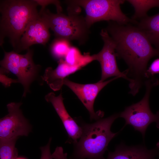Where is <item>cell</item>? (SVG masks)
I'll use <instances>...</instances> for the list:
<instances>
[{
    "mask_svg": "<svg viewBox=\"0 0 159 159\" xmlns=\"http://www.w3.org/2000/svg\"><path fill=\"white\" fill-rule=\"evenodd\" d=\"M127 1L134 8L135 13L132 17V19L134 20L147 16V13L150 9L154 7L159 8V0H128Z\"/></svg>",
    "mask_w": 159,
    "mask_h": 159,
    "instance_id": "cell-18",
    "label": "cell"
},
{
    "mask_svg": "<svg viewBox=\"0 0 159 159\" xmlns=\"http://www.w3.org/2000/svg\"><path fill=\"white\" fill-rule=\"evenodd\" d=\"M119 117L120 113H115L93 123L81 124L82 135L74 144L72 159H105L109 143L118 133L112 132L111 126Z\"/></svg>",
    "mask_w": 159,
    "mask_h": 159,
    "instance_id": "cell-3",
    "label": "cell"
},
{
    "mask_svg": "<svg viewBox=\"0 0 159 159\" xmlns=\"http://www.w3.org/2000/svg\"><path fill=\"white\" fill-rule=\"evenodd\" d=\"M65 61L69 64L73 66H79L82 67L94 60L93 55L86 53L81 54L77 48L71 46L64 57Z\"/></svg>",
    "mask_w": 159,
    "mask_h": 159,
    "instance_id": "cell-17",
    "label": "cell"
},
{
    "mask_svg": "<svg viewBox=\"0 0 159 159\" xmlns=\"http://www.w3.org/2000/svg\"><path fill=\"white\" fill-rule=\"evenodd\" d=\"M115 77L104 81L100 80L96 83L85 84L73 82L66 78L64 85L69 87L77 96L88 111L91 120H98L104 116V113L101 111L95 112L94 109L95 100L99 92L108 83L119 78Z\"/></svg>",
    "mask_w": 159,
    "mask_h": 159,
    "instance_id": "cell-9",
    "label": "cell"
},
{
    "mask_svg": "<svg viewBox=\"0 0 159 159\" xmlns=\"http://www.w3.org/2000/svg\"><path fill=\"white\" fill-rule=\"evenodd\" d=\"M33 51L29 49H28L26 54H21L19 62L21 71L28 90L30 85L34 79L39 67V66L35 64L33 61Z\"/></svg>",
    "mask_w": 159,
    "mask_h": 159,
    "instance_id": "cell-16",
    "label": "cell"
},
{
    "mask_svg": "<svg viewBox=\"0 0 159 159\" xmlns=\"http://www.w3.org/2000/svg\"><path fill=\"white\" fill-rule=\"evenodd\" d=\"M4 55L3 59L0 61L1 68L7 72H10L17 77L19 82L21 83L24 88L23 96L25 97L29 92L25 81L22 74L20 65V59L21 54L15 51L9 52L4 51Z\"/></svg>",
    "mask_w": 159,
    "mask_h": 159,
    "instance_id": "cell-14",
    "label": "cell"
},
{
    "mask_svg": "<svg viewBox=\"0 0 159 159\" xmlns=\"http://www.w3.org/2000/svg\"><path fill=\"white\" fill-rule=\"evenodd\" d=\"M38 5L41 6L40 11H42L45 9L47 5L53 4L56 7L57 13H60L62 11V8L61 5L60 1L58 0H34Z\"/></svg>",
    "mask_w": 159,
    "mask_h": 159,
    "instance_id": "cell-21",
    "label": "cell"
},
{
    "mask_svg": "<svg viewBox=\"0 0 159 159\" xmlns=\"http://www.w3.org/2000/svg\"><path fill=\"white\" fill-rule=\"evenodd\" d=\"M15 159H27L24 158L22 157H17Z\"/></svg>",
    "mask_w": 159,
    "mask_h": 159,
    "instance_id": "cell-26",
    "label": "cell"
},
{
    "mask_svg": "<svg viewBox=\"0 0 159 159\" xmlns=\"http://www.w3.org/2000/svg\"><path fill=\"white\" fill-rule=\"evenodd\" d=\"M39 14L41 19L57 38L69 41L77 40L81 44L86 41L90 27L85 17L76 13H69L68 15L61 13L54 14L45 9L39 11Z\"/></svg>",
    "mask_w": 159,
    "mask_h": 159,
    "instance_id": "cell-4",
    "label": "cell"
},
{
    "mask_svg": "<svg viewBox=\"0 0 159 159\" xmlns=\"http://www.w3.org/2000/svg\"><path fill=\"white\" fill-rule=\"evenodd\" d=\"M115 42L116 57L123 59L128 68L130 94L135 96L148 79V63L159 52L154 48L143 32L130 23L119 24L109 21L105 29Z\"/></svg>",
    "mask_w": 159,
    "mask_h": 159,
    "instance_id": "cell-1",
    "label": "cell"
},
{
    "mask_svg": "<svg viewBox=\"0 0 159 159\" xmlns=\"http://www.w3.org/2000/svg\"><path fill=\"white\" fill-rule=\"evenodd\" d=\"M100 35L104 42L102 50L98 53L93 55L94 60L100 63L102 70L100 81H104L112 77H119L128 81L127 72L120 71L117 63L115 45L114 42L105 29L101 30Z\"/></svg>",
    "mask_w": 159,
    "mask_h": 159,
    "instance_id": "cell-8",
    "label": "cell"
},
{
    "mask_svg": "<svg viewBox=\"0 0 159 159\" xmlns=\"http://www.w3.org/2000/svg\"><path fill=\"white\" fill-rule=\"evenodd\" d=\"M70 41L60 38L55 39L50 47V51L53 57L60 59L64 57L71 47Z\"/></svg>",
    "mask_w": 159,
    "mask_h": 159,
    "instance_id": "cell-19",
    "label": "cell"
},
{
    "mask_svg": "<svg viewBox=\"0 0 159 159\" xmlns=\"http://www.w3.org/2000/svg\"><path fill=\"white\" fill-rule=\"evenodd\" d=\"M158 150V154L159 156V142H158L156 144V147Z\"/></svg>",
    "mask_w": 159,
    "mask_h": 159,
    "instance_id": "cell-25",
    "label": "cell"
},
{
    "mask_svg": "<svg viewBox=\"0 0 159 159\" xmlns=\"http://www.w3.org/2000/svg\"><path fill=\"white\" fill-rule=\"evenodd\" d=\"M21 102H12L7 105L8 113L0 120V141L17 140L21 136H27L31 127L23 115L20 107Z\"/></svg>",
    "mask_w": 159,
    "mask_h": 159,
    "instance_id": "cell-7",
    "label": "cell"
},
{
    "mask_svg": "<svg viewBox=\"0 0 159 159\" xmlns=\"http://www.w3.org/2000/svg\"><path fill=\"white\" fill-rule=\"evenodd\" d=\"M124 0H77L67 1L69 4L79 6L85 10L86 21L90 27L102 21H112L122 24H135L137 21L127 17L122 11L120 5Z\"/></svg>",
    "mask_w": 159,
    "mask_h": 159,
    "instance_id": "cell-5",
    "label": "cell"
},
{
    "mask_svg": "<svg viewBox=\"0 0 159 159\" xmlns=\"http://www.w3.org/2000/svg\"><path fill=\"white\" fill-rule=\"evenodd\" d=\"M49 29L40 16L29 22L21 39V51L28 49L35 44L45 45L50 37Z\"/></svg>",
    "mask_w": 159,
    "mask_h": 159,
    "instance_id": "cell-11",
    "label": "cell"
},
{
    "mask_svg": "<svg viewBox=\"0 0 159 159\" xmlns=\"http://www.w3.org/2000/svg\"><path fill=\"white\" fill-rule=\"evenodd\" d=\"M52 139L50 138L47 144L40 148L41 155L40 159H53L50 150V145Z\"/></svg>",
    "mask_w": 159,
    "mask_h": 159,
    "instance_id": "cell-23",
    "label": "cell"
},
{
    "mask_svg": "<svg viewBox=\"0 0 159 159\" xmlns=\"http://www.w3.org/2000/svg\"><path fill=\"white\" fill-rule=\"evenodd\" d=\"M52 156L54 159H68L67 158V153H64L63 149L61 147H57L52 154Z\"/></svg>",
    "mask_w": 159,
    "mask_h": 159,
    "instance_id": "cell-24",
    "label": "cell"
},
{
    "mask_svg": "<svg viewBox=\"0 0 159 159\" xmlns=\"http://www.w3.org/2000/svg\"><path fill=\"white\" fill-rule=\"evenodd\" d=\"M158 74H159V58L154 60L147 69L146 72V77L148 79Z\"/></svg>",
    "mask_w": 159,
    "mask_h": 159,
    "instance_id": "cell-22",
    "label": "cell"
},
{
    "mask_svg": "<svg viewBox=\"0 0 159 159\" xmlns=\"http://www.w3.org/2000/svg\"><path fill=\"white\" fill-rule=\"evenodd\" d=\"M82 68L79 66L71 65L61 59L55 69L51 67L47 68L42 77L52 89L57 91L60 90L64 85L66 77Z\"/></svg>",
    "mask_w": 159,
    "mask_h": 159,
    "instance_id": "cell-12",
    "label": "cell"
},
{
    "mask_svg": "<svg viewBox=\"0 0 159 159\" xmlns=\"http://www.w3.org/2000/svg\"><path fill=\"white\" fill-rule=\"evenodd\" d=\"M45 99L47 102L52 104L61 120L69 139L75 144L81 136L82 128L67 112L62 94L56 96L54 93L51 92L45 96Z\"/></svg>",
    "mask_w": 159,
    "mask_h": 159,
    "instance_id": "cell-10",
    "label": "cell"
},
{
    "mask_svg": "<svg viewBox=\"0 0 159 159\" xmlns=\"http://www.w3.org/2000/svg\"><path fill=\"white\" fill-rule=\"evenodd\" d=\"M34 0L0 1V45L7 37L16 52L21 51L20 40L29 23L39 16Z\"/></svg>",
    "mask_w": 159,
    "mask_h": 159,
    "instance_id": "cell-2",
    "label": "cell"
},
{
    "mask_svg": "<svg viewBox=\"0 0 159 159\" xmlns=\"http://www.w3.org/2000/svg\"><path fill=\"white\" fill-rule=\"evenodd\" d=\"M17 140L0 141V159H15L18 151L15 147Z\"/></svg>",
    "mask_w": 159,
    "mask_h": 159,
    "instance_id": "cell-20",
    "label": "cell"
},
{
    "mask_svg": "<svg viewBox=\"0 0 159 159\" xmlns=\"http://www.w3.org/2000/svg\"><path fill=\"white\" fill-rule=\"evenodd\" d=\"M137 26L145 34L152 45L159 52V13L146 16L137 22Z\"/></svg>",
    "mask_w": 159,
    "mask_h": 159,
    "instance_id": "cell-15",
    "label": "cell"
},
{
    "mask_svg": "<svg viewBox=\"0 0 159 159\" xmlns=\"http://www.w3.org/2000/svg\"><path fill=\"white\" fill-rule=\"evenodd\" d=\"M158 153L156 147L149 150L143 145L128 146L121 143L109 152L106 159H155Z\"/></svg>",
    "mask_w": 159,
    "mask_h": 159,
    "instance_id": "cell-13",
    "label": "cell"
},
{
    "mask_svg": "<svg viewBox=\"0 0 159 159\" xmlns=\"http://www.w3.org/2000/svg\"><path fill=\"white\" fill-rule=\"evenodd\" d=\"M158 83V80L154 77L147 80L144 84L146 90L143 98L139 102L126 107L120 113V117L125 121L123 128L127 125H131L135 130L141 133L144 139L147 128L151 123H156V127L159 129V111L153 114L149 104L151 90Z\"/></svg>",
    "mask_w": 159,
    "mask_h": 159,
    "instance_id": "cell-6",
    "label": "cell"
}]
</instances>
